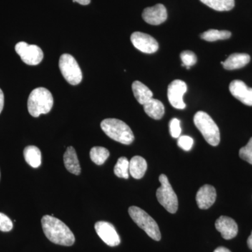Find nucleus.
I'll return each mask as SVG.
<instances>
[{
    "mask_svg": "<svg viewBox=\"0 0 252 252\" xmlns=\"http://www.w3.org/2000/svg\"><path fill=\"white\" fill-rule=\"evenodd\" d=\"M91 160L96 165H101L104 163L109 157L108 149L102 147H94L91 149Z\"/></svg>",
    "mask_w": 252,
    "mask_h": 252,
    "instance_id": "5701e85b",
    "label": "nucleus"
},
{
    "mask_svg": "<svg viewBox=\"0 0 252 252\" xmlns=\"http://www.w3.org/2000/svg\"><path fill=\"white\" fill-rule=\"evenodd\" d=\"M129 162L126 157L119 158L117 164L114 166V172L116 176L119 178L128 179Z\"/></svg>",
    "mask_w": 252,
    "mask_h": 252,
    "instance_id": "393cba45",
    "label": "nucleus"
},
{
    "mask_svg": "<svg viewBox=\"0 0 252 252\" xmlns=\"http://www.w3.org/2000/svg\"><path fill=\"white\" fill-rule=\"evenodd\" d=\"M15 50L23 62L28 65H37L44 59L42 50L34 44L30 45L24 41H21L15 46Z\"/></svg>",
    "mask_w": 252,
    "mask_h": 252,
    "instance_id": "6e6552de",
    "label": "nucleus"
},
{
    "mask_svg": "<svg viewBox=\"0 0 252 252\" xmlns=\"http://www.w3.org/2000/svg\"><path fill=\"white\" fill-rule=\"evenodd\" d=\"M213 252H231L228 249L224 248V247H219Z\"/></svg>",
    "mask_w": 252,
    "mask_h": 252,
    "instance_id": "473e14b6",
    "label": "nucleus"
},
{
    "mask_svg": "<svg viewBox=\"0 0 252 252\" xmlns=\"http://www.w3.org/2000/svg\"><path fill=\"white\" fill-rule=\"evenodd\" d=\"M43 231L51 243L63 246H72L75 238L72 230L62 220L50 215L41 219Z\"/></svg>",
    "mask_w": 252,
    "mask_h": 252,
    "instance_id": "f257e3e1",
    "label": "nucleus"
},
{
    "mask_svg": "<svg viewBox=\"0 0 252 252\" xmlns=\"http://www.w3.org/2000/svg\"><path fill=\"white\" fill-rule=\"evenodd\" d=\"M193 122L207 143L214 147L220 143V129L208 114L199 111L194 116Z\"/></svg>",
    "mask_w": 252,
    "mask_h": 252,
    "instance_id": "20e7f679",
    "label": "nucleus"
},
{
    "mask_svg": "<svg viewBox=\"0 0 252 252\" xmlns=\"http://www.w3.org/2000/svg\"><path fill=\"white\" fill-rule=\"evenodd\" d=\"M202 39L207 41H215L229 39L231 32L227 31H218V30H209L201 34Z\"/></svg>",
    "mask_w": 252,
    "mask_h": 252,
    "instance_id": "b1692460",
    "label": "nucleus"
},
{
    "mask_svg": "<svg viewBox=\"0 0 252 252\" xmlns=\"http://www.w3.org/2000/svg\"><path fill=\"white\" fill-rule=\"evenodd\" d=\"M230 94L244 104L252 106V88L248 87L243 81L234 80L230 84Z\"/></svg>",
    "mask_w": 252,
    "mask_h": 252,
    "instance_id": "ddd939ff",
    "label": "nucleus"
},
{
    "mask_svg": "<svg viewBox=\"0 0 252 252\" xmlns=\"http://www.w3.org/2000/svg\"><path fill=\"white\" fill-rule=\"evenodd\" d=\"M147 170V162L145 159L140 156L132 157L129 162V173L136 180L144 177Z\"/></svg>",
    "mask_w": 252,
    "mask_h": 252,
    "instance_id": "f3484780",
    "label": "nucleus"
},
{
    "mask_svg": "<svg viewBox=\"0 0 252 252\" xmlns=\"http://www.w3.org/2000/svg\"><path fill=\"white\" fill-rule=\"evenodd\" d=\"M132 92L137 102L140 104L144 105L149 100L153 98V93L142 82L139 81H135L132 83Z\"/></svg>",
    "mask_w": 252,
    "mask_h": 252,
    "instance_id": "6ab92c4d",
    "label": "nucleus"
},
{
    "mask_svg": "<svg viewBox=\"0 0 252 252\" xmlns=\"http://www.w3.org/2000/svg\"><path fill=\"white\" fill-rule=\"evenodd\" d=\"M187 91V86L185 81L177 79L170 83L167 88V98L174 108L178 109L186 108V104L184 102L183 97Z\"/></svg>",
    "mask_w": 252,
    "mask_h": 252,
    "instance_id": "1a4fd4ad",
    "label": "nucleus"
},
{
    "mask_svg": "<svg viewBox=\"0 0 252 252\" xmlns=\"http://www.w3.org/2000/svg\"><path fill=\"white\" fill-rule=\"evenodd\" d=\"M25 160L28 165L36 168L41 165V154L40 150L35 146H28L23 151Z\"/></svg>",
    "mask_w": 252,
    "mask_h": 252,
    "instance_id": "412c9836",
    "label": "nucleus"
},
{
    "mask_svg": "<svg viewBox=\"0 0 252 252\" xmlns=\"http://www.w3.org/2000/svg\"><path fill=\"white\" fill-rule=\"evenodd\" d=\"M130 40L133 46L139 51L144 54H152L157 52L158 49V43L148 34L135 32L130 36Z\"/></svg>",
    "mask_w": 252,
    "mask_h": 252,
    "instance_id": "9d476101",
    "label": "nucleus"
},
{
    "mask_svg": "<svg viewBox=\"0 0 252 252\" xmlns=\"http://www.w3.org/2000/svg\"><path fill=\"white\" fill-rule=\"evenodd\" d=\"M13 228V222L4 214L0 212V230L2 232L11 231Z\"/></svg>",
    "mask_w": 252,
    "mask_h": 252,
    "instance_id": "cd10ccee",
    "label": "nucleus"
},
{
    "mask_svg": "<svg viewBox=\"0 0 252 252\" xmlns=\"http://www.w3.org/2000/svg\"><path fill=\"white\" fill-rule=\"evenodd\" d=\"M94 229L104 243L110 247L118 246L121 239L115 227L107 221H98L94 224Z\"/></svg>",
    "mask_w": 252,
    "mask_h": 252,
    "instance_id": "9b49d317",
    "label": "nucleus"
},
{
    "mask_svg": "<svg viewBox=\"0 0 252 252\" xmlns=\"http://www.w3.org/2000/svg\"><path fill=\"white\" fill-rule=\"evenodd\" d=\"M248 245L249 248L252 250V231L251 235H250V236L248 239Z\"/></svg>",
    "mask_w": 252,
    "mask_h": 252,
    "instance_id": "72a5a7b5",
    "label": "nucleus"
},
{
    "mask_svg": "<svg viewBox=\"0 0 252 252\" xmlns=\"http://www.w3.org/2000/svg\"><path fill=\"white\" fill-rule=\"evenodd\" d=\"M101 128L111 139L126 145L132 144L135 139L133 132L125 122L117 119H104Z\"/></svg>",
    "mask_w": 252,
    "mask_h": 252,
    "instance_id": "7ed1b4c3",
    "label": "nucleus"
},
{
    "mask_svg": "<svg viewBox=\"0 0 252 252\" xmlns=\"http://www.w3.org/2000/svg\"><path fill=\"white\" fill-rule=\"evenodd\" d=\"M177 143H178V146L181 149L188 152V151H190V149H192V147H193V140L192 137H189V136H180V137H179L178 142H177Z\"/></svg>",
    "mask_w": 252,
    "mask_h": 252,
    "instance_id": "c85d7f7f",
    "label": "nucleus"
},
{
    "mask_svg": "<svg viewBox=\"0 0 252 252\" xmlns=\"http://www.w3.org/2000/svg\"><path fill=\"white\" fill-rule=\"evenodd\" d=\"M170 132L174 138H179L180 137L182 128H181L180 121L177 119H172L170 122Z\"/></svg>",
    "mask_w": 252,
    "mask_h": 252,
    "instance_id": "c756f323",
    "label": "nucleus"
},
{
    "mask_svg": "<svg viewBox=\"0 0 252 252\" xmlns=\"http://www.w3.org/2000/svg\"><path fill=\"white\" fill-rule=\"evenodd\" d=\"M73 1L79 3L81 5H88L91 3V0H73Z\"/></svg>",
    "mask_w": 252,
    "mask_h": 252,
    "instance_id": "2f4dec72",
    "label": "nucleus"
},
{
    "mask_svg": "<svg viewBox=\"0 0 252 252\" xmlns=\"http://www.w3.org/2000/svg\"><path fill=\"white\" fill-rule=\"evenodd\" d=\"M59 67L63 77L69 84L77 85L82 81V72L75 59L69 54H63L60 58Z\"/></svg>",
    "mask_w": 252,
    "mask_h": 252,
    "instance_id": "0eeeda50",
    "label": "nucleus"
},
{
    "mask_svg": "<svg viewBox=\"0 0 252 252\" xmlns=\"http://www.w3.org/2000/svg\"><path fill=\"white\" fill-rule=\"evenodd\" d=\"M144 110L149 117L156 120L162 119L165 114V107L160 100L152 98L144 104Z\"/></svg>",
    "mask_w": 252,
    "mask_h": 252,
    "instance_id": "aec40b11",
    "label": "nucleus"
},
{
    "mask_svg": "<svg viewBox=\"0 0 252 252\" xmlns=\"http://www.w3.org/2000/svg\"><path fill=\"white\" fill-rule=\"evenodd\" d=\"M180 58L182 61V65L185 66L188 69L197 63L196 56L190 51H185L181 53Z\"/></svg>",
    "mask_w": 252,
    "mask_h": 252,
    "instance_id": "a878e982",
    "label": "nucleus"
},
{
    "mask_svg": "<svg viewBox=\"0 0 252 252\" xmlns=\"http://www.w3.org/2000/svg\"><path fill=\"white\" fill-rule=\"evenodd\" d=\"M204 4L218 11H228L233 9L235 0H200Z\"/></svg>",
    "mask_w": 252,
    "mask_h": 252,
    "instance_id": "4be33fe9",
    "label": "nucleus"
},
{
    "mask_svg": "<svg viewBox=\"0 0 252 252\" xmlns=\"http://www.w3.org/2000/svg\"><path fill=\"white\" fill-rule=\"evenodd\" d=\"M128 213L136 224L142 228L151 238L159 241L161 239L160 229L157 222L149 216L148 214L140 207L131 206L129 207Z\"/></svg>",
    "mask_w": 252,
    "mask_h": 252,
    "instance_id": "39448f33",
    "label": "nucleus"
},
{
    "mask_svg": "<svg viewBox=\"0 0 252 252\" xmlns=\"http://www.w3.org/2000/svg\"><path fill=\"white\" fill-rule=\"evenodd\" d=\"M215 227L225 240H231L238 235V226L230 217L221 216L216 220Z\"/></svg>",
    "mask_w": 252,
    "mask_h": 252,
    "instance_id": "4468645a",
    "label": "nucleus"
},
{
    "mask_svg": "<svg viewBox=\"0 0 252 252\" xmlns=\"http://www.w3.org/2000/svg\"><path fill=\"white\" fill-rule=\"evenodd\" d=\"M239 156L243 160L252 165V137L250 138L248 144L240 149Z\"/></svg>",
    "mask_w": 252,
    "mask_h": 252,
    "instance_id": "bb28decb",
    "label": "nucleus"
},
{
    "mask_svg": "<svg viewBox=\"0 0 252 252\" xmlns=\"http://www.w3.org/2000/svg\"><path fill=\"white\" fill-rule=\"evenodd\" d=\"M142 18L146 23L152 26H158L165 22L167 18L166 8L164 5L158 4L152 7L144 9Z\"/></svg>",
    "mask_w": 252,
    "mask_h": 252,
    "instance_id": "f8f14e48",
    "label": "nucleus"
},
{
    "mask_svg": "<svg viewBox=\"0 0 252 252\" xmlns=\"http://www.w3.org/2000/svg\"><path fill=\"white\" fill-rule=\"evenodd\" d=\"M159 181L161 185L157 190L158 200L167 212L175 214L178 210V198L177 195L166 175L163 174L160 175Z\"/></svg>",
    "mask_w": 252,
    "mask_h": 252,
    "instance_id": "423d86ee",
    "label": "nucleus"
},
{
    "mask_svg": "<svg viewBox=\"0 0 252 252\" xmlns=\"http://www.w3.org/2000/svg\"><path fill=\"white\" fill-rule=\"evenodd\" d=\"M250 59L251 58L247 54H231L223 62V66L227 70L240 69L247 65L250 63Z\"/></svg>",
    "mask_w": 252,
    "mask_h": 252,
    "instance_id": "a211bd4d",
    "label": "nucleus"
},
{
    "mask_svg": "<svg viewBox=\"0 0 252 252\" xmlns=\"http://www.w3.org/2000/svg\"><path fill=\"white\" fill-rule=\"evenodd\" d=\"M54 105L52 94L45 88H36L32 91L28 100V109L33 117L50 112Z\"/></svg>",
    "mask_w": 252,
    "mask_h": 252,
    "instance_id": "f03ea898",
    "label": "nucleus"
},
{
    "mask_svg": "<svg viewBox=\"0 0 252 252\" xmlns=\"http://www.w3.org/2000/svg\"><path fill=\"white\" fill-rule=\"evenodd\" d=\"M64 166L71 173L75 175H80L81 166L78 159L77 153L74 147H67L63 157Z\"/></svg>",
    "mask_w": 252,
    "mask_h": 252,
    "instance_id": "dca6fc26",
    "label": "nucleus"
},
{
    "mask_svg": "<svg viewBox=\"0 0 252 252\" xmlns=\"http://www.w3.org/2000/svg\"><path fill=\"white\" fill-rule=\"evenodd\" d=\"M4 104V95L2 91L0 89V114L2 112Z\"/></svg>",
    "mask_w": 252,
    "mask_h": 252,
    "instance_id": "7c9ffc66",
    "label": "nucleus"
},
{
    "mask_svg": "<svg viewBox=\"0 0 252 252\" xmlns=\"http://www.w3.org/2000/svg\"><path fill=\"white\" fill-rule=\"evenodd\" d=\"M217 191L215 187L205 185L199 189L195 200L199 208L207 210L216 201Z\"/></svg>",
    "mask_w": 252,
    "mask_h": 252,
    "instance_id": "2eb2a0df",
    "label": "nucleus"
}]
</instances>
